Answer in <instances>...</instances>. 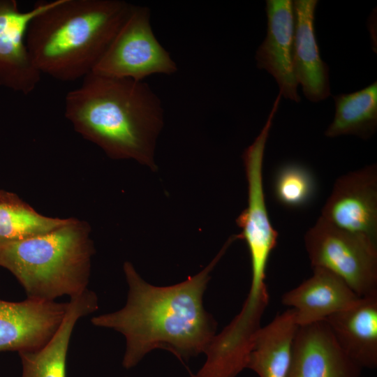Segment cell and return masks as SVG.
<instances>
[{
    "mask_svg": "<svg viewBox=\"0 0 377 377\" xmlns=\"http://www.w3.org/2000/svg\"><path fill=\"white\" fill-rule=\"evenodd\" d=\"M265 10L267 34L256 50V66L274 77L281 96L299 103L298 83L293 70V2L290 0H267Z\"/></svg>",
    "mask_w": 377,
    "mask_h": 377,
    "instance_id": "8fae6325",
    "label": "cell"
},
{
    "mask_svg": "<svg viewBox=\"0 0 377 377\" xmlns=\"http://www.w3.org/2000/svg\"><path fill=\"white\" fill-rule=\"evenodd\" d=\"M70 219L41 214L17 194L0 189V244L47 233Z\"/></svg>",
    "mask_w": 377,
    "mask_h": 377,
    "instance_id": "d6986e66",
    "label": "cell"
},
{
    "mask_svg": "<svg viewBox=\"0 0 377 377\" xmlns=\"http://www.w3.org/2000/svg\"><path fill=\"white\" fill-rule=\"evenodd\" d=\"M299 327L295 311L290 308L260 327L253 339L246 368L259 377H286Z\"/></svg>",
    "mask_w": 377,
    "mask_h": 377,
    "instance_id": "e0dca14e",
    "label": "cell"
},
{
    "mask_svg": "<svg viewBox=\"0 0 377 377\" xmlns=\"http://www.w3.org/2000/svg\"><path fill=\"white\" fill-rule=\"evenodd\" d=\"M40 1L21 10L15 0H0V85L24 95L38 86L41 74L29 52L26 36L32 19L50 3Z\"/></svg>",
    "mask_w": 377,
    "mask_h": 377,
    "instance_id": "9c48e42d",
    "label": "cell"
},
{
    "mask_svg": "<svg viewBox=\"0 0 377 377\" xmlns=\"http://www.w3.org/2000/svg\"><path fill=\"white\" fill-rule=\"evenodd\" d=\"M333 226L377 241V166L339 177L320 216Z\"/></svg>",
    "mask_w": 377,
    "mask_h": 377,
    "instance_id": "ba28073f",
    "label": "cell"
},
{
    "mask_svg": "<svg viewBox=\"0 0 377 377\" xmlns=\"http://www.w3.org/2000/svg\"><path fill=\"white\" fill-rule=\"evenodd\" d=\"M325 321L299 327L286 377H362Z\"/></svg>",
    "mask_w": 377,
    "mask_h": 377,
    "instance_id": "7c38bea8",
    "label": "cell"
},
{
    "mask_svg": "<svg viewBox=\"0 0 377 377\" xmlns=\"http://www.w3.org/2000/svg\"><path fill=\"white\" fill-rule=\"evenodd\" d=\"M339 346L361 369L377 366V295L361 297L355 304L325 320Z\"/></svg>",
    "mask_w": 377,
    "mask_h": 377,
    "instance_id": "9a60e30c",
    "label": "cell"
},
{
    "mask_svg": "<svg viewBox=\"0 0 377 377\" xmlns=\"http://www.w3.org/2000/svg\"><path fill=\"white\" fill-rule=\"evenodd\" d=\"M98 308V297L88 288L70 297L62 323L48 343L37 350L18 353L22 377H66V357L74 327L79 319Z\"/></svg>",
    "mask_w": 377,
    "mask_h": 377,
    "instance_id": "2e32d148",
    "label": "cell"
},
{
    "mask_svg": "<svg viewBox=\"0 0 377 377\" xmlns=\"http://www.w3.org/2000/svg\"><path fill=\"white\" fill-rule=\"evenodd\" d=\"M274 193L276 200L288 207L307 205L316 193V182L311 172L296 163L281 166L274 179Z\"/></svg>",
    "mask_w": 377,
    "mask_h": 377,
    "instance_id": "ffe728a7",
    "label": "cell"
},
{
    "mask_svg": "<svg viewBox=\"0 0 377 377\" xmlns=\"http://www.w3.org/2000/svg\"><path fill=\"white\" fill-rule=\"evenodd\" d=\"M304 242L313 268L334 274L360 297L377 295L376 242L337 228L320 216Z\"/></svg>",
    "mask_w": 377,
    "mask_h": 377,
    "instance_id": "5b68a950",
    "label": "cell"
},
{
    "mask_svg": "<svg viewBox=\"0 0 377 377\" xmlns=\"http://www.w3.org/2000/svg\"><path fill=\"white\" fill-rule=\"evenodd\" d=\"M87 221L71 217L47 233L0 244V266L9 270L27 298L54 301L87 289L94 246Z\"/></svg>",
    "mask_w": 377,
    "mask_h": 377,
    "instance_id": "277c9868",
    "label": "cell"
},
{
    "mask_svg": "<svg viewBox=\"0 0 377 377\" xmlns=\"http://www.w3.org/2000/svg\"><path fill=\"white\" fill-rule=\"evenodd\" d=\"M150 15L149 8L133 5L92 73L137 81L175 73L177 64L154 34Z\"/></svg>",
    "mask_w": 377,
    "mask_h": 377,
    "instance_id": "8992f818",
    "label": "cell"
},
{
    "mask_svg": "<svg viewBox=\"0 0 377 377\" xmlns=\"http://www.w3.org/2000/svg\"><path fill=\"white\" fill-rule=\"evenodd\" d=\"M313 270L311 277L281 297L282 304L295 311L300 327L325 321L361 298L331 272L319 267Z\"/></svg>",
    "mask_w": 377,
    "mask_h": 377,
    "instance_id": "4fadbf2b",
    "label": "cell"
},
{
    "mask_svg": "<svg viewBox=\"0 0 377 377\" xmlns=\"http://www.w3.org/2000/svg\"><path fill=\"white\" fill-rule=\"evenodd\" d=\"M295 18L293 70L305 97L319 102L330 96L329 67L320 54L315 33L317 0L293 1Z\"/></svg>",
    "mask_w": 377,
    "mask_h": 377,
    "instance_id": "5bb4252c",
    "label": "cell"
},
{
    "mask_svg": "<svg viewBox=\"0 0 377 377\" xmlns=\"http://www.w3.org/2000/svg\"><path fill=\"white\" fill-rule=\"evenodd\" d=\"M67 309L68 302L0 300V352L41 348L59 329Z\"/></svg>",
    "mask_w": 377,
    "mask_h": 377,
    "instance_id": "30bf717a",
    "label": "cell"
},
{
    "mask_svg": "<svg viewBox=\"0 0 377 377\" xmlns=\"http://www.w3.org/2000/svg\"><path fill=\"white\" fill-rule=\"evenodd\" d=\"M236 239L232 235L212 262L184 281L156 286L145 281L130 262L123 269L128 286L126 303L121 309L91 318L97 327L114 330L126 339L122 364L135 366L154 349L162 348L180 360L205 353L216 334L217 323L202 304L210 273Z\"/></svg>",
    "mask_w": 377,
    "mask_h": 377,
    "instance_id": "6da1fadb",
    "label": "cell"
},
{
    "mask_svg": "<svg viewBox=\"0 0 377 377\" xmlns=\"http://www.w3.org/2000/svg\"><path fill=\"white\" fill-rule=\"evenodd\" d=\"M133 5L121 0H53L26 36L40 73L63 82L92 73Z\"/></svg>",
    "mask_w": 377,
    "mask_h": 377,
    "instance_id": "3957f363",
    "label": "cell"
},
{
    "mask_svg": "<svg viewBox=\"0 0 377 377\" xmlns=\"http://www.w3.org/2000/svg\"><path fill=\"white\" fill-rule=\"evenodd\" d=\"M279 105V102L275 101L263 128L242 154L248 184V203L236 220L242 230L237 235L247 244L251 272L256 274L266 273L269 256L278 239L265 203L263 168L267 141Z\"/></svg>",
    "mask_w": 377,
    "mask_h": 377,
    "instance_id": "52a82bcc",
    "label": "cell"
},
{
    "mask_svg": "<svg viewBox=\"0 0 377 377\" xmlns=\"http://www.w3.org/2000/svg\"><path fill=\"white\" fill-rule=\"evenodd\" d=\"M74 130L113 159H133L156 170L154 154L163 125L159 97L144 81L91 73L65 98Z\"/></svg>",
    "mask_w": 377,
    "mask_h": 377,
    "instance_id": "7a4b0ae2",
    "label": "cell"
},
{
    "mask_svg": "<svg viewBox=\"0 0 377 377\" xmlns=\"http://www.w3.org/2000/svg\"><path fill=\"white\" fill-rule=\"evenodd\" d=\"M335 113L325 136L356 135L370 138L377 128V82L349 94L333 96Z\"/></svg>",
    "mask_w": 377,
    "mask_h": 377,
    "instance_id": "ac0fdd59",
    "label": "cell"
}]
</instances>
